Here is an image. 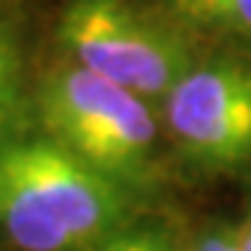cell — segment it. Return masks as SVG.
<instances>
[{"instance_id": "obj_1", "label": "cell", "mask_w": 251, "mask_h": 251, "mask_svg": "<svg viewBox=\"0 0 251 251\" xmlns=\"http://www.w3.org/2000/svg\"><path fill=\"white\" fill-rule=\"evenodd\" d=\"M126 212V187L50 137L0 145V229L23 251L90 249Z\"/></svg>"}, {"instance_id": "obj_2", "label": "cell", "mask_w": 251, "mask_h": 251, "mask_svg": "<svg viewBox=\"0 0 251 251\" xmlns=\"http://www.w3.org/2000/svg\"><path fill=\"white\" fill-rule=\"evenodd\" d=\"M36 112L50 140L120 187L151 179L156 123L140 95L67 64L39 87Z\"/></svg>"}, {"instance_id": "obj_3", "label": "cell", "mask_w": 251, "mask_h": 251, "mask_svg": "<svg viewBox=\"0 0 251 251\" xmlns=\"http://www.w3.org/2000/svg\"><path fill=\"white\" fill-rule=\"evenodd\" d=\"M59 42L75 64L140 98H168L193 70V53L176 31L126 0H70Z\"/></svg>"}, {"instance_id": "obj_4", "label": "cell", "mask_w": 251, "mask_h": 251, "mask_svg": "<svg viewBox=\"0 0 251 251\" xmlns=\"http://www.w3.org/2000/svg\"><path fill=\"white\" fill-rule=\"evenodd\" d=\"M165 100L173 137L198 165L226 171L251 159V67H193Z\"/></svg>"}, {"instance_id": "obj_5", "label": "cell", "mask_w": 251, "mask_h": 251, "mask_svg": "<svg viewBox=\"0 0 251 251\" xmlns=\"http://www.w3.org/2000/svg\"><path fill=\"white\" fill-rule=\"evenodd\" d=\"M36 103L25 87V59L11 23L0 20V145L31 137Z\"/></svg>"}, {"instance_id": "obj_6", "label": "cell", "mask_w": 251, "mask_h": 251, "mask_svg": "<svg viewBox=\"0 0 251 251\" xmlns=\"http://www.w3.org/2000/svg\"><path fill=\"white\" fill-rule=\"evenodd\" d=\"M87 251H179L176 240L159 226H120Z\"/></svg>"}, {"instance_id": "obj_7", "label": "cell", "mask_w": 251, "mask_h": 251, "mask_svg": "<svg viewBox=\"0 0 251 251\" xmlns=\"http://www.w3.org/2000/svg\"><path fill=\"white\" fill-rule=\"evenodd\" d=\"M232 0H171L173 14L196 28H209V23L229 6Z\"/></svg>"}, {"instance_id": "obj_8", "label": "cell", "mask_w": 251, "mask_h": 251, "mask_svg": "<svg viewBox=\"0 0 251 251\" xmlns=\"http://www.w3.org/2000/svg\"><path fill=\"white\" fill-rule=\"evenodd\" d=\"M206 31L218 34H237V36H251V0H232L221 14H218Z\"/></svg>"}, {"instance_id": "obj_9", "label": "cell", "mask_w": 251, "mask_h": 251, "mask_svg": "<svg viewBox=\"0 0 251 251\" xmlns=\"http://www.w3.org/2000/svg\"><path fill=\"white\" fill-rule=\"evenodd\" d=\"M196 249L198 251H240V246H237L234 229H218V232L204 234Z\"/></svg>"}, {"instance_id": "obj_10", "label": "cell", "mask_w": 251, "mask_h": 251, "mask_svg": "<svg viewBox=\"0 0 251 251\" xmlns=\"http://www.w3.org/2000/svg\"><path fill=\"white\" fill-rule=\"evenodd\" d=\"M234 237H237V246H240V251H251V229L246 224L240 226V229H234Z\"/></svg>"}, {"instance_id": "obj_11", "label": "cell", "mask_w": 251, "mask_h": 251, "mask_svg": "<svg viewBox=\"0 0 251 251\" xmlns=\"http://www.w3.org/2000/svg\"><path fill=\"white\" fill-rule=\"evenodd\" d=\"M246 226H249V229H251V215H249V221H246Z\"/></svg>"}, {"instance_id": "obj_12", "label": "cell", "mask_w": 251, "mask_h": 251, "mask_svg": "<svg viewBox=\"0 0 251 251\" xmlns=\"http://www.w3.org/2000/svg\"><path fill=\"white\" fill-rule=\"evenodd\" d=\"M193 251H198V249H193Z\"/></svg>"}]
</instances>
